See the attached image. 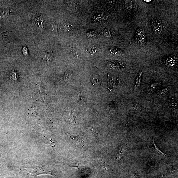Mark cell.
<instances>
[{
    "mask_svg": "<svg viewBox=\"0 0 178 178\" xmlns=\"http://www.w3.org/2000/svg\"><path fill=\"white\" fill-rule=\"evenodd\" d=\"M24 169L26 172L32 175H38L39 174H48L47 171L39 167L25 168Z\"/></svg>",
    "mask_w": 178,
    "mask_h": 178,
    "instance_id": "obj_1",
    "label": "cell"
},
{
    "mask_svg": "<svg viewBox=\"0 0 178 178\" xmlns=\"http://www.w3.org/2000/svg\"><path fill=\"white\" fill-rule=\"evenodd\" d=\"M152 26L155 34H160L162 30V25L161 22L157 19H154L152 22Z\"/></svg>",
    "mask_w": 178,
    "mask_h": 178,
    "instance_id": "obj_2",
    "label": "cell"
},
{
    "mask_svg": "<svg viewBox=\"0 0 178 178\" xmlns=\"http://www.w3.org/2000/svg\"><path fill=\"white\" fill-rule=\"evenodd\" d=\"M74 143L77 146L82 147H83L84 142V136L82 134H80L77 136H70Z\"/></svg>",
    "mask_w": 178,
    "mask_h": 178,
    "instance_id": "obj_3",
    "label": "cell"
},
{
    "mask_svg": "<svg viewBox=\"0 0 178 178\" xmlns=\"http://www.w3.org/2000/svg\"><path fill=\"white\" fill-rule=\"evenodd\" d=\"M136 36L138 41L142 44H144L146 41V36L144 33V30L139 29L136 34Z\"/></svg>",
    "mask_w": 178,
    "mask_h": 178,
    "instance_id": "obj_4",
    "label": "cell"
},
{
    "mask_svg": "<svg viewBox=\"0 0 178 178\" xmlns=\"http://www.w3.org/2000/svg\"><path fill=\"white\" fill-rule=\"evenodd\" d=\"M53 54L51 51H47L44 52V55L43 61L44 63H48L51 62L53 59Z\"/></svg>",
    "mask_w": 178,
    "mask_h": 178,
    "instance_id": "obj_5",
    "label": "cell"
},
{
    "mask_svg": "<svg viewBox=\"0 0 178 178\" xmlns=\"http://www.w3.org/2000/svg\"><path fill=\"white\" fill-rule=\"evenodd\" d=\"M125 6L126 9L129 11L135 10V9H136L137 7L135 2L132 1H126Z\"/></svg>",
    "mask_w": 178,
    "mask_h": 178,
    "instance_id": "obj_6",
    "label": "cell"
},
{
    "mask_svg": "<svg viewBox=\"0 0 178 178\" xmlns=\"http://www.w3.org/2000/svg\"><path fill=\"white\" fill-rule=\"evenodd\" d=\"M158 85V83L156 82H154L151 83L147 87V92L148 93H153L155 89H156Z\"/></svg>",
    "mask_w": 178,
    "mask_h": 178,
    "instance_id": "obj_7",
    "label": "cell"
},
{
    "mask_svg": "<svg viewBox=\"0 0 178 178\" xmlns=\"http://www.w3.org/2000/svg\"><path fill=\"white\" fill-rule=\"evenodd\" d=\"M176 61L173 58H168L166 60L167 66L169 67H173L176 65Z\"/></svg>",
    "mask_w": 178,
    "mask_h": 178,
    "instance_id": "obj_8",
    "label": "cell"
},
{
    "mask_svg": "<svg viewBox=\"0 0 178 178\" xmlns=\"http://www.w3.org/2000/svg\"><path fill=\"white\" fill-rule=\"evenodd\" d=\"M108 80L109 86L111 89H112L115 86L116 82V79L110 76H108Z\"/></svg>",
    "mask_w": 178,
    "mask_h": 178,
    "instance_id": "obj_9",
    "label": "cell"
},
{
    "mask_svg": "<svg viewBox=\"0 0 178 178\" xmlns=\"http://www.w3.org/2000/svg\"><path fill=\"white\" fill-rule=\"evenodd\" d=\"M142 72H141L140 73H139V76L136 80L135 84V89L138 88L140 86L142 79Z\"/></svg>",
    "mask_w": 178,
    "mask_h": 178,
    "instance_id": "obj_10",
    "label": "cell"
},
{
    "mask_svg": "<svg viewBox=\"0 0 178 178\" xmlns=\"http://www.w3.org/2000/svg\"><path fill=\"white\" fill-rule=\"evenodd\" d=\"M9 10L7 9H0V18H3L9 14Z\"/></svg>",
    "mask_w": 178,
    "mask_h": 178,
    "instance_id": "obj_11",
    "label": "cell"
},
{
    "mask_svg": "<svg viewBox=\"0 0 178 178\" xmlns=\"http://www.w3.org/2000/svg\"><path fill=\"white\" fill-rule=\"evenodd\" d=\"M72 29V25L70 24L67 23L64 24V30L67 33L71 32Z\"/></svg>",
    "mask_w": 178,
    "mask_h": 178,
    "instance_id": "obj_12",
    "label": "cell"
},
{
    "mask_svg": "<svg viewBox=\"0 0 178 178\" xmlns=\"http://www.w3.org/2000/svg\"><path fill=\"white\" fill-rule=\"evenodd\" d=\"M95 19V20L97 22H101L103 20H104L106 19V18L105 15L103 14H100L94 18Z\"/></svg>",
    "mask_w": 178,
    "mask_h": 178,
    "instance_id": "obj_13",
    "label": "cell"
},
{
    "mask_svg": "<svg viewBox=\"0 0 178 178\" xmlns=\"http://www.w3.org/2000/svg\"><path fill=\"white\" fill-rule=\"evenodd\" d=\"M110 53L113 55H116L119 54H120L121 52L119 50L116 49V48H112L110 50Z\"/></svg>",
    "mask_w": 178,
    "mask_h": 178,
    "instance_id": "obj_14",
    "label": "cell"
},
{
    "mask_svg": "<svg viewBox=\"0 0 178 178\" xmlns=\"http://www.w3.org/2000/svg\"><path fill=\"white\" fill-rule=\"evenodd\" d=\"M51 30L54 32H56L57 30V25L55 22H53L51 24Z\"/></svg>",
    "mask_w": 178,
    "mask_h": 178,
    "instance_id": "obj_15",
    "label": "cell"
},
{
    "mask_svg": "<svg viewBox=\"0 0 178 178\" xmlns=\"http://www.w3.org/2000/svg\"><path fill=\"white\" fill-rule=\"evenodd\" d=\"M71 76H72V73L69 71H67L65 74L64 79L66 81L69 80L71 78Z\"/></svg>",
    "mask_w": 178,
    "mask_h": 178,
    "instance_id": "obj_16",
    "label": "cell"
},
{
    "mask_svg": "<svg viewBox=\"0 0 178 178\" xmlns=\"http://www.w3.org/2000/svg\"><path fill=\"white\" fill-rule=\"evenodd\" d=\"M169 87H167V88H165L163 89L160 92L159 95V96H161L165 94L168 93L169 91Z\"/></svg>",
    "mask_w": 178,
    "mask_h": 178,
    "instance_id": "obj_17",
    "label": "cell"
},
{
    "mask_svg": "<svg viewBox=\"0 0 178 178\" xmlns=\"http://www.w3.org/2000/svg\"><path fill=\"white\" fill-rule=\"evenodd\" d=\"M132 107L134 109L137 110L140 109V107L138 104L136 103H133L132 104Z\"/></svg>",
    "mask_w": 178,
    "mask_h": 178,
    "instance_id": "obj_18",
    "label": "cell"
},
{
    "mask_svg": "<svg viewBox=\"0 0 178 178\" xmlns=\"http://www.w3.org/2000/svg\"><path fill=\"white\" fill-rule=\"evenodd\" d=\"M153 143L154 144L155 148V150H156V151L158 152V153H159L160 154L163 155V156H164H164H167V155L163 153H162V152L161 151H160L159 150V149L157 148V147L156 146V145L155 144L154 140H153Z\"/></svg>",
    "mask_w": 178,
    "mask_h": 178,
    "instance_id": "obj_19",
    "label": "cell"
},
{
    "mask_svg": "<svg viewBox=\"0 0 178 178\" xmlns=\"http://www.w3.org/2000/svg\"><path fill=\"white\" fill-rule=\"evenodd\" d=\"M170 107L171 109H175L177 108V105L176 103L174 102L170 103Z\"/></svg>",
    "mask_w": 178,
    "mask_h": 178,
    "instance_id": "obj_20",
    "label": "cell"
},
{
    "mask_svg": "<svg viewBox=\"0 0 178 178\" xmlns=\"http://www.w3.org/2000/svg\"><path fill=\"white\" fill-rule=\"evenodd\" d=\"M104 34L105 36L107 37H110L111 36L110 32L109 30H107V29L105 30Z\"/></svg>",
    "mask_w": 178,
    "mask_h": 178,
    "instance_id": "obj_21",
    "label": "cell"
},
{
    "mask_svg": "<svg viewBox=\"0 0 178 178\" xmlns=\"http://www.w3.org/2000/svg\"><path fill=\"white\" fill-rule=\"evenodd\" d=\"M93 82L95 84H96L99 82V79L97 77H94L93 78Z\"/></svg>",
    "mask_w": 178,
    "mask_h": 178,
    "instance_id": "obj_22",
    "label": "cell"
},
{
    "mask_svg": "<svg viewBox=\"0 0 178 178\" xmlns=\"http://www.w3.org/2000/svg\"><path fill=\"white\" fill-rule=\"evenodd\" d=\"M71 54L74 57L76 58L78 56V54L75 51H71Z\"/></svg>",
    "mask_w": 178,
    "mask_h": 178,
    "instance_id": "obj_23",
    "label": "cell"
},
{
    "mask_svg": "<svg viewBox=\"0 0 178 178\" xmlns=\"http://www.w3.org/2000/svg\"><path fill=\"white\" fill-rule=\"evenodd\" d=\"M133 178H138V177L135 175L134 174L133 175Z\"/></svg>",
    "mask_w": 178,
    "mask_h": 178,
    "instance_id": "obj_24",
    "label": "cell"
},
{
    "mask_svg": "<svg viewBox=\"0 0 178 178\" xmlns=\"http://www.w3.org/2000/svg\"><path fill=\"white\" fill-rule=\"evenodd\" d=\"M145 2H149L151 1H145Z\"/></svg>",
    "mask_w": 178,
    "mask_h": 178,
    "instance_id": "obj_25",
    "label": "cell"
}]
</instances>
